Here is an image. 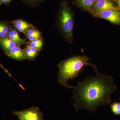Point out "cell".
Wrapping results in <instances>:
<instances>
[{"label":"cell","instance_id":"cell-10","mask_svg":"<svg viewBox=\"0 0 120 120\" xmlns=\"http://www.w3.org/2000/svg\"><path fill=\"white\" fill-rule=\"evenodd\" d=\"M97 1V0H76V4L80 8L90 13Z\"/></svg>","mask_w":120,"mask_h":120},{"label":"cell","instance_id":"cell-7","mask_svg":"<svg viewBox=\"0 0 120 120\" xmlns=\"http://www.w3.org/2000/svg\"><path fill=\"white\" fill-rule=\"evenodd\" d=\"M5 53L9 57L14 60H22L26 59L24 50L17 46Z\"/></svg>","mask_w":120,"mask_h":120},{"label":"cell","instance_id":"cell-4","mask_svg":"<svg viewBox=\"0 0 120 120\" xmlns=\"http://www.w3.org/2000/svg\"><path fill=\"white\" fill-rule=\"evenodd\" d=\"M12 113L18 117L19 120H44L43 114L38 107L15 111Z\"/></svg>","mask_w":120,"mask_h":120},{"label":"cell","instance_id":"cell-3","mask_svg":"<svg viewBox=\"0 0 120 120\" xmlns=\"http://www.w3.org/2000/svg\"><path fill=\"white\" fill-rule=\"evenodd\" d=\"M59 28L65 38L68 41L71 42L73 40L74 19L73 12L66 2L61 5L58 16Z\"/></svg>","mask_w":120,"mask_h":120},{"label":"cell","instance_id":"cell-6","mask_svg":"<svg viewBox=\"0 0 120 120\" xmlns=\"http://www.w3.org/2000/svg\"><path fill=\"white\" fill-rule=\"evenodd\" d=\"M116 9L117 8L110 0H97L95 5L90 13L94 16L102 11Z\"/></svg>","mask_w":120,"mask_h":120},{"label":"cell","instance_id":"cell-13","mask_svg":"<svg viewBox=\"0 0 120 120\" xmlns=\"http://www.w3.org/2000/svg\"><path fill=\"white\" fill-rule=\"evenodd\" d=\"M24 34L30 41L35 38H42L41 32L34 26L29 29Z\"/></svg>","mask_w":120,"mask_h":120},{"label":"cell","instance_id":"cell-18","mask_svg":"<svg viewBox=\"0 0 120 120\" xmlns=\"http://www.w3.org/2000/svg\"><path fill=\"white\" fill-rule=\"evenodd\" d=\"M0 67H1V68H3V69H4V70L5 71V72H6V73H7V74H8V75H9L10 76H11V77H12L11 75V74L9 73V72L8 71L7 69H6L4 67H3V65H2L0 64Z\"/></svg>","mask_w":120,"mask_h":120},{"label":"cell","instance_id":"cell-15","mask_svg":"<svg viewBox=\"0 0 120 120\" xmlns=\"http://www.w3.org/2000/svg\"><path fill=\"white\" fill-rule=\"evenodd\" d=\"M10 30L9 26L7 23L4 22H0V39L8 37Z\"/></svg>","mask_w":120,"mask_h":120},{"label":"cell","instance_id":"cell-22","mask_svg":"<svg viewBox=\"0 0 120 120\" xmlns=\"http://www.w3.org/2000/svg\"></svg>","mask_w":120,"mask_h":120},{"label":"cell","instance_id":"cell-17","mask_svg":"<svg viewBox=\"0 0 120 120\" xmlns=\"http://www.w3.org/2000/svg\"><path fill=\"white\" fill-rule=\"evenodd\" d=\"M23 0L28 4L31 5H34L38 4L40 2H42L45 0Z\"/></svg>","mask_w":120,"mask_h":120},{"label":"cell","instance_id":"cell-21","mask_svg":"<svg viewBox=\"0 0 120 120\" xmlns=\"http://www.w3.org/2000/svg\"><path fill=\"white\" fill-rule=\"evenodd\" d=\"M112 0V1H116V0Z\"/></svg>","mask_w":120,"mask_h":120},{"label":"cell","instance_id":"cell-9","mask_svg":"<svg viewBox=\"0 0 120 120\" xmlns=\"http://www.w3.org/2000/svg\"><path fill=\"white\" fill-rule=\"evenodd\" d=\"M8 37L14 42L16 46L19 47L22 45L27 44L28 42L26 39H23L20 38L17 31L15 28L10 30Z\"/></svg>","mask_w":120,"mask_h":120},{"label":"cell","instance_id":"cell-20","mask_svg":"<svg viewBox=\"0 0 120 120\" xmlns=\"http://www.w3.org/2000/svg\"><path fill=\"white\" fill-rule=\"evenodd\" d=\"M117 4H118V8L120 9V0H118Z\"/></svg>","mask_w":120,"mask_h":120},{"label":"cell","instance_id":"cell-8","mask_svg":"<svg viewBox=\"0 0 120 120\" xmlns=\"http://www.w3.org/2000/svg\"><path fill=\"white\" fill-rule=\"evenodd\" d=\"M17 31L24 33L34 26L32 24L22 19H17L11 22Z\"/></svg>","mask_w":120,"mask_h":120},{"label":"cell","instance_id":"cell-16","mask_svg":"<svg viewBox=\"0 0 120 120\" xmlns=\"http://www.w3.org/2000/svg\"><path fill=\"white\" fill-rule=\"evenodd\" d=\"M110 109L114 115L120 116V102L114 101L110 105Z\"/></svg>","mask_w":120,"mask_h":120},{"label":"cell","instance_id":"cell-1","mask_svg":"<svg viewBox=\"0 0 120 120\" xmlns=\"http://www.w3.org/2000/svg\"><path fill=\"white\" fill-rule=\"evenodd\" d=\"M117 87L113 78L104 73L88 76L73 86L72 99L76 111L83 109L94 112L98 107L111 103V95Z\"/></svg>","mask_w":120,"mask_h":120},{"label":"cell","instance_id":"cell-19","mask_svg":"<svg viewBox=\"0 0 120 120\" xmlns=\"http://www.w3.org/2000/svg\"><path fill=\"white\" fill-rule=\"evenodd\" d=\"M12 0H0V1L3 4H7L11 2Z\"/></svg>","mask_w":120,"mask_h":120},{"label":"cell","instance_id":"cell-2","mask_svg":"<svg viewBox=\"0 0 120 120\" xmlns=\"http://www.w3.org/2000/svg\"><path fill=\"white\" fill-rule=\"evenodd\" d=\"M89 58L86 56H72L62 61L58 64V81L62 86L68 88H73V86H69L67 83L69 79L73 80L78 77L79 73L82 72L84 67L90 65L94 68L98 73L96 67L88 62Z\"/></svg>","mask_w":120,"mask_h":120},{"label":"cell","instance_id":"cell-11","mask_svg":"<svg viewBox=\"0 0 120 120\" xmlns=\"http://www.w3.org/2000/svg\"><path fill=\"white\" fill-rule=\"evenodd\" d=\"M0 45L4 50L5 53L9 52L16 46L15 43L8 37L0 39Z\"/></svg>","mask_w":120,"mask_h":120},{"label":"cell","instance_id":"cell-12","mask_svg":"<svg viewBox=\"0 0 120 120\" xmlns=\"http://www.w3.org/2000/svg\"><path fill=\"white\" fill-rule=\"evenodd\" d=\"M24 50L26 59L29 60H34L40 51L34 48H31L27 45L25 46Z\"/></svg>","mask_w":120,"mask_h":120},{"label":"cell","instance_id":"cell-5","mask_svg":"<svg viewBox=\"0 0 120 120\" xmlns=\"http://www.w3.org/2000/svg\"><path fill=\"white\" fill-rule=\"evenodd\" d=\"M94 17L106 20L114 24L120 25V12L117 9L102 11Z\"/></svg>","mask_w":120,"mask_h":120},{"label":"cell","instance_id":"cell-14","mask_svg":"<svg viewBox=\"0 0 120 120\" xmlns=\"http://www.w3.org/2000/svg\"><path fill=\"white\" fill-rule=\"evenodd\" d=\"M43 43L42 38H35L28 42L27 45L31 48H34L41 51L43 49Z\"/></svg>","mask_w":120,"mask_h":120}]
</instances>
